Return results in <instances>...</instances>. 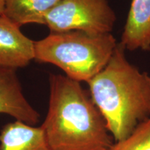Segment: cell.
I'll use <instances>...</instances> for the list:
<instances>
[{
    "label": "cell",
    "instance_id": "6da1fadb",
    "mask_svg": "<svg viewBox=\"0 0 150 150\" xmlns=\"http://www.w3.org/2000/svg\"><path fill=\"white\" fill-rule=\"evenodd\" d=\"M47 115L41 125L50 150H108L112 136L80 82L51 74Z\"/></svg>",
    "mask_w": 150,
    "mask_h": 150
},
{
    "label": "cell",
    "instance_id": "7a4b0ae2",
    "mask_svg": "<svg viewBox=\"0 0 150 150\" xmlns=\"http://www.w3.org/2000/svg\"><path fill=\"white\" fill-rule=\"evenodd\" d=\"M120 43L107 65L88 82L90 95L115 142L150 117V76L129 63Z\"/></svg>",
    "mask_w": 150,
    "mask_h": 150
},
{
    "label": "cell",
    "instance_id": "3957f363",
    "mask_svg": "<svg viewBox=\"0 0 150 150\" xmlns=\"http://www.w3.org/2000/svg\"><path fill=\"white\" fill-rule=\"evenodd\" d=\"M117 45L110 33L50 32L35 42L34 60L56 65L73 80L88 82L106 67Z\"/></svg>",
    "mask_w": 150,
    "mask_h": 150
},
{
    "label": "cell",
    "instance_id": "277c9868",
    "mask_svg": "<svg viewBox=\"0 0 150 150\" xmlns=\"http://www.w3.org/2000/svg\"><path fill=\"white\" fill-rule=\"evenodd\" d=\"M116 15L108 0H61L45 15L50 32L81 30L90 33H110Z\"/></svg>",
    "mask_w": 150,
    "mask_h": 150
},
{
    "label": "cell",
    "instance_id": "5b68a950",
    "mask_svg": "<svg viewBox=\"0 0 150 150\" xmlns=\"http://www.w3.org/2000/svg\"><path fill=\"white\" fill-rule=\"evenodd\" d=\"M35 59V42L4 14L0 16V67L17 70Z\"/></svg>",
    "mask_w": 150,
    "mask_h": 150
},
{
    "label": "cell",
    "instance_id": "8992f818",
    "mask_svg": "<svg viewBox=\"0 0 150 150\" xmlns=\"http://www.w3.org/2000/svg\"><path fill=\"white\" fill-rule=\"evenodd\" d=\"M0 114L31 126H35L40 121V113L24 96L14 69L0 67Z\"/></svg>",
    "mask_w": 150,
    "mask_h": 150
},
{
    "label": "cell",
    "instance_id": "52a82bcc",
    "mask_svg": "<svg viewBox=\"0 0 150 150\" xmlns=\"http://www.w3.org/2000/svg\"><path fill=\"white\" fill-rule=\"evenodd\" d=\"M125 50H150V0H131L121 37Z\"/></svg>",
    "mask_w": 150,
    "mask_h": 150
},
{
    "label": "cell",
    "instance_id": "ba28073f",
    "mask_svg": "<svg viewBox=\"0 0 150 150\" xmlns=\"http://www.w3.org/2000/svg\"><path fill=\"white\" fill-rule=\"evenodd\" d=\"M0 150H50L41 127L20 121L8 123L0 131Z\"/></svg>",
    "mask_w": 150,
    "mask_h": 150
},
{
    "label": "cell",
    "instance_id": "9c48e42d",
    "mask_svg": "<svg viewBox=\"0 0 150 150\" xmlns=\"http://www.w3.org/2000/svg\"><path fill=\"white\" fill-rule=\"evenodd\" d=\"M61 0H6L4 15L20 27L44 24L45 15Z\"/></svg>",
    "mask_w": 150,
    "mask_h": 150
},
{
    "label": "cell",
    "instance_id": "30bf717a",
    "mask_svg": "<svg viewBox=\"0 0 150 150\" xmlns=\"http://www.w3.org/2000/svg\"><path fill=\"white\" fill-rule=\"evenodd\" d=\"M108 150H150V117L140 123L125 139L112 144Z\"/></svg>",
    "mask_w": 150,
    "mask_h": 150
},
{
    "label": "cell",
    "instance_id": "8fae6325",
    "mask_svg": "<svg viewBox=\"0 0 150 150\" xmlns=\"http://www.w3.org/2000/svg\"><path fill=\"white\" fill-rule=\"evenodd\" d=\"M6 0H0V16L4 14Z\"/></svg>",
    "mask_w": 150,
    "mask_h": 150
}]
</instances>
